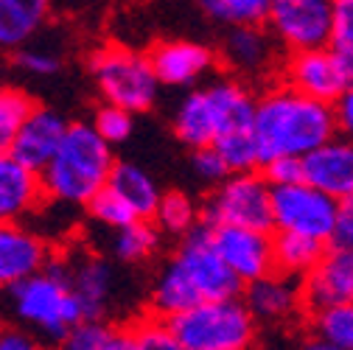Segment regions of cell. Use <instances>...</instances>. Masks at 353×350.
I'll return each mask as SVG.
<instances>
[{"label":"cell","mask_w":353,"mask_h":350,"mask_svg":"<svg viewBox=\"0 0 353 350\" xmlns=\"http://www.w3.org/2000/svg\"><path fill=\"white\" fill-rule=\"evenodd\" d=\"M252 135L263 165L278 157L305 160L312 152L336 138L334 107L305 99L292 87H278L258 101Z\"/></svg>","instance_id":"obj_1"},{"label":"cell","mask_w":353,"mask_h":350,"mask_svg":"<svg viewBox=\"0 0 353 350\" xmlns=\"http://www.w3.org/2000/svg\"><path fill=\"white\" fill-rule=\"evenodd\" d=\"M118 160L112 146L96 132L93 123L76 121L51 165L42 171V185L48 199L59 205L87 207L107 185Z\"/></svg>","instance_id":"obj_2"},{"label":"cell","mask_w":353,"mask_h":350,"mask_svg":"<svg viewBox=\"0 0 353 350\" xmlns=\"http://www.w3.org/2000/svg\"><path fill=\"white\" fill-rule=\"evenodd\" d=\"M9 297H12L14 317L48 339L62 342L70 328L84 322L81 305L68 286L65 264L59 255H54L46 272H39L28 278L26 283L14 286Z\"/></svg>","instance_id":"obj_3"},{"label":"cell","mask_w":353,"mask_h":350,"mask_svg":"<svg viewBox=\"0 0 353 350\" xmlns=\"http://www.w3.org/2000/svg\"><path fill=\"white\" fill-rule=\"evenodd\" d=\"M90 73L104 104L110 107H121L135 115V112H149L157 101L160 79L152 68L149 54L110 42V45L93 51Z\"/></svg>","instance_id":"obj_4"},{"label":"cell","mask_w":353,"mask_h":350,"mask_svg":"<svg viewBox=\"0 0 353 350\" xmlns=\"http://www.w3.org/2000/svg\"><path fill=\"white\" fill-rule=\"evenodd\" d=\"M171 331L185 350H250L258 333V320L239 297L213 300L171 320Z\"/></svg>","instance_id":"obj_5"},{"label":"cell","mask_w":353,"mask_h":350,"mask_svg":"<svg viewBox=\"0 0 353 350\" xmlns=\"http://www.w3.org/2000/svg\"><path fill=\"white\" fill-rule=\"evenodd\" d=\"M208 227H241L270 233L275 230L272 216V185L263 174H233L202 205Z\"/></svg>","instance_id":"obj_6"},{"label":"cell","mask_w":353,"mask_h":350,"mask_svg":"<svg viewBox=\"0 0 353 350\" xmlns=\"http://www.w3.org/2000/svg\"><path fill=\"white\" fill-rule=\"evenodd\" d=\"M339 202L320 194L317 188L297 183L289 188H272V216L275 230L314 241H331L336 227Z\"/></svg>","instance_id":"obj_7"},{"label":"cell","mask_w":353,"mask_h":350,"mask_svg":"<svg viewBox=\"0 0 353 350\" xmlns=\"http://www.w3.org/2000/svg\"><path fill=\"white\" fill-rule=\"evenodd\" d=\"M174 260L180 264V269L185 272V278L191 280V286L196 289L202 302L236 300L241 294L244 283L230 272L225 258L219 255L208 225H199L191 236L183 238V244L174 252Z\"/></svg>","instance_id":"obj_8"},{"label":"cell","mask_w":353,"mask_h":350,"mask_svg":"<svg viewBox=\"0 0 353 350\" xmlns=\"http://www.w3.org/2000/svg\"><path fill=\"white\" fill-rule=\"evenodd\" d=\"M272 37L292 54L323 51L334 34V3L328 0H275L270 23Z\"/></svg>","instance_id":"obj_9"},{"label":"cell","mask_w":353,"mask_h":350,"mask_svg":"<svg viewBox=\"0 0 353 350\" xmlns=\"http://www.w3.org/2000/svg\"><path fill=\"white\" fill-rule=\"evenodd\" d=\"M283 73H286V87H292L294 93L331 107L342 99L347 87H353L345 65L336 59L331 48L292 54Z\"/></svg>","instance_id":"obj_10"},{"label":"cell","mask_w":353,"mask_h":350,"mask_svg":"<svg viewBox=\"0 0 353 350\" xmlns=\"http://www.w3.org/2000/svg\"><path fill=\"white\" fill-rule=\"evenodd\" d=\"M210 233L219 255L244 286L275 272V247L270 233L241 227H210Z\"/></svg>","instance_id":"obj_11"},{"label":"cell","mask_w":353,"mask_h":350,"mask_svg":"<svg viewBox=\"0 0 353 350\" xmlns=\"http://www.w3.org/2000/svg\"><path fill=\"white\" fill-rule=\"evenodd\" d=\"M54 260L51 244L26 225H0V289L12 291L28 278L46 272Z\"/></svg>","instance_id":"obj_12"},{"label":"cell","mask_w":353,"mask_h":350,"mask_svg":"<svg viewBox=\"0 0 353 350\" xmlns=\"http://www.w3.org/2000/svg\"><path fill=\"white\" fill-rule=\"evenodd\" d=\"M68 129H70V121L62 112L37 104V110L28 115V121L23 123L20 135L14 141L12 157H17L26 168L42 174L62 149Z\"/></svg>","instance_id":"obj_13"},{"label":"cell","mask_w":353,"mask_h":350,"mask_svg":"<svg viewBox=\"0 0 353 350\" xmlns=\"http://www.w3.org/2000/svg\"><path fill=\"white\" fill-rule=\"evenodd\" d=\"M62 264H65L68 286L81 305L84 320H101L115 283L110 260L93 252H84V255H62Z\"/></svg>","instance_id":"obj_14"},{"label":"cell","mask_w":353,"mask_h":350,"mask_svg":"<svg viewBox=\"0 0 353 350\" xmlns=\"http://www.w3.org/2000/svg\"><path fill=\"white\" fill-rule=\"evenodd\" d=\"M46 202L42 174L26 168L12 154H0V225H20Z\"/></svg>","instance_id":"obj_15"},{"label":"cell","mask_w":353,"mask_h":350,"mask_svg":"<svg viewBox=\"0 0 353 350\" xmlns=\"http://www.w3.org/2000/svg\"><path fill=\"white\" fill-rule=\"evenodd\" d=\"M149 59L160 84L168 87H188L205 79L216 65V54L194 39H163L149 51Z\"/></svg>","instance_id":"obj_16"},{"label":"cell","mask_w":353,"mask_h":350,"mask_svg":"<svg viewBox=\"0 0 353 350\" xmlns=\"http://www.w3.org/2000/svg\"><path fill=\"white\" fill-rule=\"evenodd\" d=\"M303 183L342 202L353 194V141L334 138L303 160Z\"/></svg>","instance_id":"obj_17"},{"label":"cell","mask_w":353,"mask_h":350,"mask_svg":"<svg viewBox=\"0 0 353 350\" xmlns=\"http://www.w3.org/2000/svg\"><path fill=\"white\" fill-rule=\"evenodd\" d=\"M303 300L314 314L353 302V249L331 247L320 267L303 280Z\"/></svg>","instance_id":"obj_18"},{"label":"cell","mask_w":353,"mask_h":350,"mask_svg":"<svg viewBox=\"0 0 353 350\" xmlns=\"http://www.w3.org/2000/svg\"><path fill=\"white\" fill-rule=\"evenodd\" d=\"M244 302L258 322H289L305 305L303 286L294 278L272 272L244 289Z\"/></svg>","instance_id":"obj_19"},{"label":"cell","mask_w":353,"mask_h":350,"mask_svg":"<svg viewBox=\"0 0 353 350\" xmlns=\"http://www.w3.org/2000/svg\"><path fill=\"white\" fill-rule=\"evenodd\" d=\"M205 93L219 121V138L236 135V132H252L258 101L239 79H216L213 84L205 87Z\"/></svg>","instance_id":"obj_20"},{"label":"cell","mask_w":353,"mask_h":350,"mask_svg":"<svg viewBox=\"0 0 353 350\" xmlns=\"http://www.w3.org/2000/svg\"><path fill=\"white\" fill-rule=\"evenodd\" d=\"M199 302H202V297L196 294V289L191 286V280L185 278L180 264L171 258L168 264L160 269V275L154 278V286L149 291V314L157 317V320L171 322L180 314L191 311Z\"/></svg>","instance_id":"obj_21"},{"label":"cell","mask_w":353,"mask_h":350,"mask_svg":"<svg viewBox=\"0 0 353 350\" xmlns=\"http://www.w3.org/2000/svg\"><path fill=\"white\" fill-rule=\"evenodd\" d=\"M222 59L241 76H258L275 62V42L263 28H236L225 34Z\"/></svg>","instance_id":"obj_22"},{"label":"cell","mask_w":353,"mask_h":350,"mask_svg":"<svg viewBox=\"0 0 353 350\" xmlns=\"http://www.w3.org/2000/svg\"><path fill=\"white\" fill-rule=\"evenodd\" d=\"M174 135L194 152L208 149L219 141V121H216L213 104H210L205 90H194L176 104Z\"/></svg>","instance_id":"obj_23"},{"label":"cell","mask_w":353,"mask_h":350,"mask_svg":"<svg viewBox=\"0 0 353 350\" xmlns=\"http://www.w3.org/2000/svg\"><path fill=\"white\" fill-rule=\"evenodd\" d=\"M46 20V0H0V51H23Z\"/></svg>","instance_id":"obj_24"},{"label":"cell","mask_w":353,"mask_h":350,"mask_svg":"<svg viewBox=\"0 0 353 350\" xmlns=\"http://www.w3.org/2000/svg\"><path fill=\"white\" fill-rule=\"evenodd\" d=\"M110 188L132 207V213L138 216V222H154V213L160 207V188L149 174L135 165V163H118L112 177H110Z\"/></svg>","instance_id":"obj_25"},{"label":"cell","mask_w":353,"mask_h":350,"mask_svg":"<svg viewBox=\"0 0 353 350\" xmlns=\"http://www.w3.org/2000/svg\"><path fill=\"white\" fill-rule=\"evenodd\" d=\"M272 247H275V272H281L286 278H294V280L308 278L320 267V260L325 258V244L323 241L292 236V233H275Z\"/></svg>","instance_id":"obj_26"},{"label":"cell","mask_w":353,"mask_h":350,"mask_svg":"<svg viewBox=\"0 0 353 350\" xmlns=\"http://www.w3.org/2000/svg\"><path fill=\"white\" fill-rule=\"evenodd\" d=\"M205 17H210L219 25L236 28H263L270 23L272 3L270 0H205L202 3Z\"/></svg>","instance_id":"obj_27"},{"label":"cell","mask_w":353,"mask_h":350,"mask_svg":"<svg viewBox=\"0 0 353 350\" xmlns=\"http://www.w3.org/2000/svg\"><path fill=\"white\" fill-rule=\"evenodd\" d=\"M202 207L183 191H165L160 199V207L154 213V227L168 236H191L199 227Z\"/></svg>","instance_id":"obj_28"},{"label":"cell","mask_w":353,"mask_h":350,"mask_svg":"<svg viewBox=\"0 0 353 350\" xmlns=\"http://www.w3.org/2000/svg\"><path fill=\"white\" fill-rule=\"evenodd\" d=\"M34 110L37 101L20 87H3L0 90V154H12L20 129Z\"/></svg>","instance_id":"obj_29"},{"label":"cell","mask_w":353,"mask_h":350,"mask_svg":"<svg viewBox=\"0 0 353 350\" xmlns=\"http://www.w3.org/2000/svg\"><path fill=\"white\" fill-rule=\"evenodd\" d=\"M157 244H160V230L154 227V222H135L112 233L110 252L123 264H141V260L154 255Z\"/></svg>","instance_id":"obj_30"},{"label":"cell","mask_w":353,"mask_h":350,"mask_svg":"<svg viewBox=\"0 0 353 350\" xmlns=\"http://www.w3.org/2000/svg\"><path fill=\"white\" fill-rule=\"evenodd\" d=\"M314 333L336 350H353V302L331 305L314 314Z\"/></svg>","instance_id":"obj_31"},{"label":"cell","mask_w":353,"mask_h":350,"mask_svg":"<svg viewBox=\"0 0 353 350\" xmlns=\"http://www.w3.org/2000/svg\"><path fill=\"white\" fill-rule=\"evenodd\" d=\"M213 149L222 154V160L228 163L230 174H255V168L263 165L252 132L225 135V138H219V141L213 143Z\"/></svg>","instance_id":"obj_32"},{"label":"cell","mask_w":353,"mask_h":350,"mask_svg":"<svg viewBox=\"0 0 353 350\" xmlns=\"http://www.w3.org/2000/svg\"><path fill=\"white\" fill-rule=\"evenodd\" d=\"M87 210V216L93 218L96 225H101V227H107L110 233H115V230H123V227H129V225H135L138 222V216L132 213V207L107 185L90 205L84 207Z\"/></svg>","instance_id":"obj_33"},{"label":"cell","mask_w":353,"mask_h":350,"mask_svg":"<svg viewBox=\"0 0 353 350\" xmlns=\"http://www.w3.org/2000/svg\"><path fill=\"white\" fill-rule=\"evenodd\" d=\"M331 51L345 65V70L353 81V0H339V3H334Z\"/></svg>","instance_id":"obj_34"},{"label":"cell","mask_w":353,"mask_h":350,"mask_svg":"<svg viewBox=\"0 0 353 350\" xmlns=\"http://www.w3.org/2000/svg\"><path fill=\"white\" fill-rule=\"evenodd\" d=\"M132 333H135L138 350H185V344L171 331V322L157 320L152 314L141 317L132 325Z\"/></svg>","instance_id":"obj_35"},{"label":"cell","mask_w":353,"mask_h":350,"mask_svg":"<svg viewBox=\"0 0 353 350\" xmlns=\"http://www.w3.org/2000/svg\"><path fill=\"white\" fill-rule=\"evenodd\" d=\"M93 129L110 143V146H118L123 143L129 135H132V126H135V115L121 110V107H110V104H101L93 115Z\"/></svg>","instance_id":"obj_36"},{"label":"cell","mask_w":353,"mask_h":350,"mask_svg":"<svg viewBox=\"0 0 353 350\" xmlns=\"http://www.w3.org/2000/svg\"><path fill=\"white\" fill-rule=\"evenodd\" d=\"M110 333H112V325H107L104 320H84L65 333V339L59 342V350H104Z\"/></svg>","instance_id":"obj_37"},{"label":"cell","mask_w":353,"mask_h":350,"mask_svg":"<svg viewBox=\"0 0 353 350\" xmlns=\"http://www.w3.org/2000/svg\"><path fill=\"white\" fill-rule=\"evenodd\" d=\"M191 168H194V174H196V180H202V183H208V185H216V188L222 185L225 180L233 177L230 168H228V163L222 160V154H219L213 146L194 152V154H191Z\"/></svg>","instance_id":"obj_38"},{"label":"cell","mask_w":353,"mask_h":350,"mask_svg":"<svg viewBox=\"0 0 353 350\" xmlns=\"http://www.w3.org/2000/svg\"><path fill=\"white\" fill-rule=\"evenodd\" d=\"M263 180L272 188H289L303 183V160L297 157H278L263 165Z\"/></svg>","instance_id":"obj_39"},{"label":"cell","mask_w":353,"mask_h":350,"mask_svg":"<svg viewBox=\"0 0 353 350\" xmlns=\"http://www.w3.org/2000/svg\"><path fill=\"white\" fill-rule=\"evenodd\" d=\"M14 65L31 76H51L59 70V56L46 48H23L14 54Z\"/></svg>","instance_id":"obj_40"},{"label":"cell","mask_w":353,"mask_h":350,"mask_svg":"<svg viewBox=\"0 0 353 350\" xmlns=\"http://www.w3.org/2000/svg\"><path fill=\"white\" fill-rule=\"evenodd\" d=\"M331 247L353 249V194L339 202V213H336V227H334Z\"/></svg>","instance_id":"obj_41"},{"label":"cell","mask_w":353,"mask_h":350,"mask_svg":"<svg viewBox=\"0 0 353 350\" xmlns=\"http://www.w3.org/2000/svg\"><path fill=\"white\" fill-rule=\"evenodd\" d=\"M334 118H336L339 132L347 141H353V87H347V90L342 93V99L334 104Z\"/></svg>","instance_id":"obj_42"},{"label":"cell","mask_w":353,"mask_h":350,"mask_svg":"<svg viewBox=\"0 0 353 350\" xmlns=\"http://www.w3.org/2000/svg\"><path fill=\"white\" fill-rule=\"evenodd\" d=\"M0 350H42V347L37 344V339L28 331L3 328L0 331Z\"/></svg>","instance_id":"obj_43"},{"label":"cell","mask_w":353,"mask_h":350,"mask_svg":"<svg viewBox=\"0 0 353 350\" xmlns=\"http://www.w3.org/2000/svg\"><path fill=\"white\" fill-rule=\"evenodd\" d=\"M104 350H138V344H135V333H132V325H129V328H123V325H112V333H110Z\"/></svg>","instance_id":"obj_44"},{"label":"cell","mask_w":353,"mask_h":350,"mask_svg":"<svg viewBox=\"0 0 353 350\" xmlns=\"http://www.w3.org/2000/svg\"><path fill=\"white\" fill-rule=\"evenodd\" d=\"M300 350H336V347H331V344H325V342H320V339L314 336V339L303 342V347H300Z\"/></svg>","instance_id":"obj_45"},{"label":"cell","mask_w":353,"mask_h":350,"mask_svg":"<svg viewBox=\"0 0 353 350\" xmlns=\"http://www.w3.org/2000/svg\"><path fill=\"white\" fill-rule=\"evenodd\" d=\"M3 87H6V84H3V73H0V90H3Z\"/></svg>","instance_id":"obj_46"},{"label":"cell","mask_w":353,"mask_h":350,"mask_svg":"<svg viewBox=\"0 0 353 350\" xmlns=\"http://www.w3.org/2000/svg\"><path fill=\"white\" fill-rule=\"evenodd\" d=\"M0 331H3V328H0Z\"/></svg>","instance_id":"obj_47"}]
</instances>
